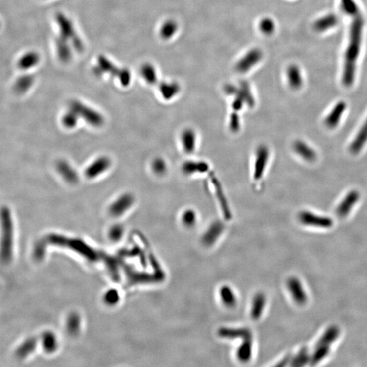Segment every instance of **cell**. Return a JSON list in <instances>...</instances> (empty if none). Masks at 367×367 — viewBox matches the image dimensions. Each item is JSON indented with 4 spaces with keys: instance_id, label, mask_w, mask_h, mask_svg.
Masks as SVG:
<instances>
[{
    "instance_id": "7c38bea8",
    "label": "cell",
    "mask_w": 367,
    "mask_h": 367,
    "mask_svg": "<svg viewBox=\"0 0 367 367\" xmlns=\"http://www.w3.org/2000/svg\"><path fill=\"white\" fill-rule=\"evenodd\" d=\"M299 220L305 225L323 229H329L333 225V220L329 217L318 216L307 211L300 213Z\"/></svg>"
},
{
    "instance_id": "cb8c5ba5",
    "label": "cell",
    "mask_w": 367,
    "mask_h": 367,
    "mask_svg": "<svg viewBox=\"0 0 367 367\" xmlns=\"http://www.w3.org/2000/svg\"><path fill=\"white\" fill-rule=\"evenodd\" d=\"M40 61V56L37 52L29 51L20 57L18 61V66L20 70H28L36 66Z\"/></svg>"
},
{
    "instance_id": "8992f818",
    "label": "cell",
    "mask_w": 367,
    "mask_h": 367,
    "mask_svg": "<svg viewBox=\"0 0 367 367\" xmlns=\"http://www.w3.org/2000/svg\"><path fill=\"white\" fill-rule=\"evenodd\" d=\"M339 335V330L336 326H331L326 330L316 344L314 353L311 357V364L316 365L328 355L331 345L335 342Z\"/></svg>"
},
{
    "instance_id": "d6986e66",
    "label": "cell",
    "mask_w": 367,
    "mask_h": 367,
    "mask_svg": "<svg viewBox=\"0 0 367 367\" xmlns=\"http://www.w3.org/2000/svg\"><path fill=\"white\" fill-rule=\"evenodd\" d=\"M338 16L334 14H329L317 20L314 24V28L318 32H324L333 28L339 23Z\"/></svg>"
},
{
    "instance_id": "603a6c76",
    "label": "cell",
    "mask_w": 367,
    "mask_h": 367,
    "mask_svg": "<svg viewBox=\"0 0 367 367\" xmlns=\"http://www.w3.org/2000/svg\"><path fill=\"white\" fill-rule=\"evenodd\" d=\"M179 29L178 22L174 19H168L163 22L159 29V35L165 40H171Z\"/></svg>"
},
{
    "instance_id": "4dcf8cb0",
    "label": "cell",
    "mask_w": 367,
    "mask_h": 367,
    "mask_svg": "<svg viewBox=\"0 0 367 367\" xmlns=\"http://www.w3.org/2000/svg\"><path fill=\"white\" fill-rule=\"evenodd\" d=\"M182 222L184 225L186 227H193L194 224L196 223L198 220L197 214L196 211L192 208L185 209L183 212L181 216Z\"/></svg>"
},
{
    "instance_id": "f546056e",
    "label": "cell",
    "mask_w": 367,
    "mask_h": 367,
    "mask_svg": "<svg viewBox=\"0 0 367 367\" xmlns=\"http://www.w3.org/2000/svg\"><path fill=\"white\" fill-rule=\"evenodd\" d=\"M341 7L345 14L352 17L361 13L355 0H341Z\"/></svg>"
},
{
    "instance_id": "30bf717a",
    "label": "cell",
    "mask_w": 367,
    "mask_h": 367,
    "mask_svg": "<svg viewBox=\"0 0 367 367\" xmlns=\"http://www.w3.org/2000/svg\"><path fill=\"white\" fill-rule=\"evenodd\" d=\"M180 144L182 150L188 155H193L197 150L199 135L192 127H186L180 134Z\"/></svg>"
},
{
    "instance_id": "ba28073f",
    "label": "cell",
    "mask_w": 367,
    "mask_h": 367,
    "mask_svg": "<svg viewBox=\"0 0 367 367\" xmlns=\"http://www.w3.org/2000/svg\"><path fill=\"white\" fill-rule=\"evenodd\" d=\"M263 58L262 51L259 48H253L246 52L235 64V70L239 73L245 74L253 69Z\"/></svg>"
},
{
    "instance_id": "f1b7e54d",
    "label": "cell",
    "mask_w": 367,
    "mask_h": 367,
    "mask_svg": "<svg viewBox=\"0 0 367 367\" xmlns=\"http://www.w3.org/2000/svg\"><path fill=\"white\" fill-rule=\"evenodd\" d=\"M79 120L80 118L77 113L69 107L68 110L63 114L61 122L67 129H71L77 127Z\"/></svg>"
},
{
    "instance_id": "d6a6232c",
    "label": "cell",
    "mask_w": 367,
    "mask_h": 367,
    "mask_svg": "<svg viewBox=\"0 0 367 367\" xmlns=\"http://www.w3.org/2000/svg\"><path fill=\"white\" fill-rule=\"evenodd\" d=\"M310 357L309 356L308 350L307 348H304L298 352L297 355L296 356L292 362V366L301 367L307 364L310 361Z\"/></svg>"
},
{
    "instance_id": "484cf974",
    "label": "cell",
    "mask_w": 367,
    "mask_h": 367,
    "mask_svg": "<svg viewBox=\"0 0 367 367\" xmlns=\"http://www.w3.org/2000/svg\"><path fill=\"white\" fill-rule=\"evenodd\" d=\"M367 142V119L365 121L364 125L360 129L359 133L355 137V140L352 142L350 145V150L352 153L356 154L359 153L362 149L363 146Z\"/></svg>"
},
{
    "instance_id": "5bb4252c",
    "label": "cell",
    "mask_w": 367,
    "mask_h": 367,
    "mask_svg": "<svg viewBox=\"0 0 367 367\" xmlns=\"http://www.w3.org/2000/svg\"><path fill=\"white\" fill-rule=\"evenodd\" d=\"M159 94L164 101H171L175 99L181 92V86L178 82L165 81L158 85Z\"/></svg>"
},
{
    "instance_id": "8fae6325",
    "label": "cell",
    "mask_w": 367,
    "mask_h": 367,
    "mask_svg": "<svg viewBox=\"0 0 367 367\" xmlns=\"http://www.w3.org/2000/svg\"><path fill=\"white\" fill-rule=\"evenodd\" d=\"M135 196L130 192L120 194L111 203L109 211L113 216H120L127 212L134 205Z\"/></svg>"
},
{
    "instance_id": "4316f807",
    "label": "cell",
    "mask_w": 367,
    "mask_h": 367,
    "mask_svg": "<svg viewBox=\"0 0 367 367\" xmlns=\"http://www.w3.org/2000/svg\"><path fill=\"white\" fill-rule=\"evenodd\" d=\"M34 83V77L31 74H24L16 80L14 89L18 93H25L30 90Z\"/></svg>"
},
{
    "instance_id": "6da1fadb",
    "label": "cell",
    "mask_w": 367,
    "mask_h": 367,
    "mask_svg": "<svg viewBox=\"0 0 367 367\" xmlns=\"http://www.w3.org/2000/svg\"><path fill=\"white\" fill-rule=\"evenodd\" d=\"M363 27L364 20L361 13L352 17L342 74L343 84L347 87H351L355 82L357 62L362 44Z\"/></svg>"
},
{
    "instance_id": "1f68e13d",
    "label": "cell",
    "mask_w": 367,
    "mask_h": 367,
    "mask_svg": "<svg viewBox=\"0 0 367 367\" xmlns=\"http://www.w3.org/2000/svg\"><path fill=\"white\" fill-rule=\"evenodd\" d=\"M259 30L266 35L270 36L275 31V24L273 19L271 18L265 17L260 20L259 23Z\"/></svg>"
},
{
    "instance_id": "4fadbf2b",
    "label": "cell",
    "mask_w": 367,
    "mask_h": 367,
    "mask_svg": "<svg viewBox=\"0 0 367 367\" xmlns=\"http://www.w3.org/2000/svg\"><path fill=\"white\" fill-rule=\"evenodd\" d=\"M209 163L203 160H187L182 165L181 170L184 175L193 176L207 173L209 171Z\"/></svg>"
},
{
    "instance_id": "277c9868",
    "label": "cell",
    "mask_w": 367,
    "mask_h": 367,
    "mask_svg": "<svg viewBox=\"0 0 367 367\" xmlns=\"http://www.w3.org/2000/svg\"><path fill=\"white\" fill-rule=\"evenodd\" d=\"M55 19L59 29V36L69 42L74 51L78 53L83 52L85 49L84 43L74 28L73 23L70 18L63 13H58Z\"/></svg>"
},
{
    "instance_id": "44dd1931",
    "label": "cell",
    "mask_w": 367,
    "mask_h": 367,
    "mask_svg": "<svg viewBox=\"0 0 367 367\" xmlns=\"http://www.w3.org/2000/svg\"><path fill=\"white\" fill-rule=\"evenodd\" d=\"M57 56L62 62H68L72 57V46L69 42L58 36L55 41ZM74 50V49H73Z\"/></svg>"
},
{
    "instance_id": "3957f363",
    "label": "cell",
    "mask_w": 367,
    "mask_h": 367,
    "mask_svg": "<svg viewBox=\"0 0 367 367\" xmlns=\"http://www.w3.org/2000/svg\"><path fill=\"white\" fill-rule=\"evenodd\" d=\"M94 73L97 75L109 74L116 78L123 87L130 85L132 76L130 70L125 68H120L115 65L104 55H100L97 59V64L94 68Z\"/></svg>"
},
{
    "instance_id": "52a82bcc",
    "label": "cell",
    "mask_w": 367,
    "mask_h": 367,
    "mask_svg": "<svg viewBox=\"0 0 367 367\" xmlns=\"http://www.w3.org/2000/svg\"><path fill=\"white\" fill-rule=\"evenodd\" d=\"M270 157V151L268 146L261 144L255 148L253 154L252 171V177L254 181H259L263 179L268 167Z\"/></svg>"
},
{
    "instance_id": "83f0119b",
    "label": "cell",
    "mask_w": 367,
    "mask_h": 367,
    "mask_svg": "<svg viewBox=\"0 0 367 367\" xmlns=\"http://www.w3.org/2000/svg\"><path fill=\"white\" fill-rule=\"evenodd\" d=\"M151 168L154 174L159 177H163L168 173L169 164L163 157H156L152 161Z\"/></svg>"
},
{
    "instance_id": "ac0fdd59",
    "label": "cell",
    "mask_w": 367,
    "mask_h": 367,
    "mask_svg": "<svg viewBox=\"0 0 367 367\" xmlns=\"http://www.w3.org/2000/svg\"><path fill=\"white\" fill-rule=\"evenodd\" d=\"M346 109V103L344 101H340L337 103L335 106L333 107L331 112L329 113V114L326 116V119L324 120L325 125L331 129L336 127L338 125Z\"/></svg>"
},
{
    "instance_id": "7402d4cb",
    "label": "cell",
    "mask_w": 367,
    "mask_h": 367,
    "mask_svg": "<svg viewBox=\"0 0 367 367\" xmlns=\"http://www.w3.org/2000/svg\"><path fill=\"white\" fill-rule=\"evenodd\" d=\"M140 75L143 80L150 85L158 84V72L151 63H145L140 68Z\"/></svg>"
},
{
    "instance_id": "7a4b0ae2",
    "label": "cell",
    "mask_w": 367,
    "mask_h": 367,
    "mask_svg": "<svg viewBox=\"0 0 367 367\" xmlns=\"http://www.w3.org/2000/svg\"><path fill=\"white\" fill-rule=\"evenodd\" d=\"M225 92L229 96L233 97L231 103L232 112L240 113L246 107L252 108L255 105V99L251 87L246 82H242L237 86L227 85Z\"/></svg>"
},
{
    "instance_id": "e0dca14e",
    "label": "cell",
    "mask_w": 367,
    "mask_h": 367,
    "mask_svg": "<svg viewBox=\"0 0 367 367\" xmlns=\"http://www.w3.org/2000/svg\"><path fill=\"white\" fill-rule=\"evenodd\" d=\"M57 170L61 177L67 183L74 184L79 180V176L75 169L66 161H59L57 164Z\"/></svg>"
},
{
    "instance_id": "9a60e30c",
    "label": "cell",
    "mask_w": 367,
    "mask_h": 367,
    "mask_svg": "<svg viewBox=\"0 0 367 367\" xmlns=\"http://www.w3.org/2000/svg\"><path fill=\"white\" fill-rule=\"evenodd\" d=\"M288 286L291 295L298 305H304L307 302V293L304 290L303 285L297 278L292 277L289 279Z\"/></svg>"
},
{
    "instance_id": "ffe728a7",
    "label": "cell",
    "mask_w": 367,
    "mask_h": 367,
    "mask_svg": "<svg viewBox=\"0 0 367 367\" xmlns=\"http://www.w3.org/2000/svg\"><path fill=\"white\" fill-rule=\"evenodd\" d=\"M289 85L292 90H299L303 86V80L301 70L296 65H291L287 69Z\"/></svg>"
},
{
    "instance_id": "9c48e42d",
    "label": "cell",
    "mask_w": 367,
    "mask_h": 367,
    "mask_svg": "<svg viewBox=\"0 0 367 367\" xmlns=\"http://www.w3.org/2000/svg\"><path fill=\"white\" fill-rule=\"evenodd\" d=\"M112 166V160L107 156L102 155L94 159L85 168L84 174L88 179H95L108 171Z\"/></svg>"
},
{
    "instance_id": "2e32d148",
    "label": "cell",
    "mask_w": 367,
    "mask_h": 367,
    "mask_svg": "<svg viewBox=\"0 0 367 367\" xmlns=\"http://www.w3.org/2000/svg\"><path fill=\"white\" fill-rule=\"evenodd\" d=\"M360 194L357 190H352L347 194L337 208V214L341 218H344L349 214L352 207L359 201Z\"/></svg>"
},
{
    "instance_id": "5b68a950",
    "label": "cell",
    "mask_w": 367,
    "mask_h": 367,
    "mask_svg": "<svg viewBox=\"0 0 367 367\" xmlns=\"http://www.w3.org/2000/svg\"><path fill=\"white\" fill-rule=\"evenodd\" d=\"M70 108L77 113L80 119H83L92 127L97 128L104 124V116L99 111L92 108L83 102L72 101L70 103Z\"/></svg>"
},
{
    "instance_id": "d4e9b609",
    "label": "cell",
    "mask_w": 367,
    "mask_h": 367,
    "mask_svg": "<svg viewBox=\"0 0 367 367\" xmlns=\"http://www.w3.org/2000/svg\"><path fill=\"white\" fill-rule=\"evenodd\" d=\"M293 147L294 151L305 160L314 161L316 159V152L303 141H296Z\"/></svg>"
}]
</instances>
